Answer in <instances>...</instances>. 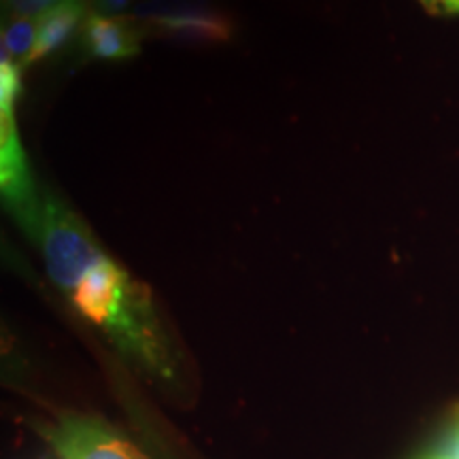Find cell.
Listing matches in <instances>:
<instances>
[{
    "mask_svg": "<svg viewBox=\"0 0 459 459\" xmlns=\"http://www.w3.org/2000/svg\"><path fill=\"white\" fill-rule=\"evenodd\" d=\"M26 230L39 237L51 279L65 290L77 287L102 257L90 230L60 200H39Z\"/></svg>",
    "mask_w": 459,
    "mask_h": 459,
    "instance_id": "6da1fadb",
    "label": "cell"
},
{
    "mask_svg": "<svg viewBox=\"0 0 459 459\" xmlns=\"http://www.w3.org/2000/svg\"><path fill=\"white\" fill-rule=\"evenodd\" d=\"M128 287V277L122 268L102 257L82 279V283L74 287L73 300L90 321L108 325L122 308Z\"/></svg>",
    "mask_w": 459,
    "mask_h": 459,
    "instance_id": "7a4b0ae2",
    "label": "cell"
},
{
    "mask_svg": "<svg viewBox=\"0 0 459 459\" xmlns=\"http://www.w3.org/2000/svg\"><path fill=\"white\" fill-rule=\"evenodd\" d=\"M145 30L132 17L90 13L82 26V45L96 60H128L141 49Z\"/></svg>",
    "mask_w": 459,
    "mask_h": 459,
    "instance_id": "3957f363",
    "label": "cell"
},
{
    "mask_svg": "<svg viewBox=\"0 0 459 459\" xmlns=\"http://www.w3.org/2000/svg\"><path fill=\"white\" fill-rule=\"evenodd\" d=\"M54 443L62 459H145L130 443L88 421L62 426Z\"/></svg>",
    "mask_w": 459,
    "mask_h": 459,
    "instance_id": "277c9868",
    "label": "cell"
},
{
    "mask_svg": "<svg viewBox=\"0 0 459 459\" xmlns=\"http://www.w3.org/2000/svg\"><path fill=\"white\" fill-rule=\"evenodd\" d=\"M143 30H149L158 37L181 43H223L232 37L234 24L230 15L206 3L203 7L187 11V13L170 17V20L141 24Z\"/></svg>",
    "mask_w": 459,
    "mask_h": 459,
    "instance_id": "5b68a950",
    "label": "cell"
},
{
    "mask_svg": "<svg viewBox=\"0 0 459 459\" xmlns=\"http://www.w3.org/2000/svg\"><path fill=\"white\" fill-rule=\"evenodd\" d=\"M85 3L83 0H65V3L56 4L37 17L39 32H37V45L30 56V62L43 60L56 51H60L65 45L71 43V39L77 32L82 22H85Z\"/></svg>",
    "mask_w": 459,
    "mask_h": 459,
    "instance_id": "8992f818",
    "label": "cell"
},
{
    "mask_svg": "<svg viewBox=\"0 0 459 459\" xmlns=\"http://www.w3.org/2000/svg\"><path fill=\"white\" fill-rule=\"evenodd\" d=\"M39 22L37 17H11L3 30V60L0 62H22L28 65L37 45Z\"/></svg>",
    "mask_w": 459,
    "mask_h": 459,
    "instance_id": "52a82bcc",
    "label": "cell"
},
{
    "mask_svg": "<svg viewBox=\"0 0 459 459\" xmlns=\"http://www.w3.org/2000/svg\"><path fill=\"white\" fill-rule=\"evenodd\" d=\"M60 3H65V0H4V7L11 11V15L39 17Z\"/></svg>",
    "mask_w": 459,
    "mask_h": 459,
    "instance_id": "ba28073f",
    "label": "cell"
},
{
    "mask_svg": "<svg viewBox=\"0 0 459 459\" xmlns=\"http://www.w3.org/2000/svg\"><path fill=\"white\" fill-rule=\"evenodd\" d=\"M128 4L130 0H94L96 13H102V15L124 13V11L128 9Z\"/></svg>",
    "mask_w": 459,
    "mask_h": 459,
    "instance_id": "9c48e42d",
    "label": "cell"
},
{
    "mask_svg": "<svg viewBox=\"0 0 459 459\" xmlns=\"http://www.w3.org/2000/svg\"><path fill=\"white\" fill-rule=\"evenodd\" d=\"M440 11L451 15H459V0H440Z\"/></svg>",
    "mask_w": 459,
    "mask_h": 459,
    "instance_id": "30bf717a",
    "label": "cell"
},
{
    "mask_svg": "<svg viewBox=\"0 0 459 459\" xmlns=\"http://www.w3.org/2000/svg\"><path fill=\"white\" fill-rule=\"evenodd\" d=\"M419 3H421L428 11H432V13H438L440 11V0H419Z\"/></svg>",
    "mask_w": 459,
    "mask_h": 459,
    "instance_id": "8fae6325",
    "label": "cell"
},
{
    "mask_svg": "<svg viewBox=\"0 0 459 459\" xmlns=\"http://www.w3.org/2000/svg\"><path fill=\"white\" fill-rule=\"evenodd\" d=\"M453 459H459V434H457V443H455V453H453Z\"/></svg>",
    "mask_w": 459,
    "mask_h": 459,
    "instance_id": "7c38bea8",
    "label": "cell"
},
{
    "mask_svg": "<svg viewBox=\"0 0 459 459\" xmlns=\"http://www.w3.org/2000/svg\"><path fill=\"white\" fill-rule=\"evenodd\" d=\"M438 459H453V457H438Z\"/></svg>",
    "mask_w": 459,
    "mask_h": 459,
    "instance_id": "4fadbf2b",
    "label": "cell"
}]
</instances>
